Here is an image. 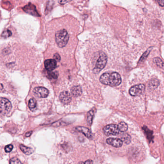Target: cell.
<instances>
[{
  "mask_svg": "<svg viewBox=\"0 0 164 164\" xmlns=\"http://www.w3.org/2000/svg\"><path fill=\"white\" fill-rule=\"evenodd\" d=\"M100 81L103 84L114 87L121 84L122 79L119 73L114 72L103 74L100 78Z\"/></svg>",
  "mask_w": 164,
  "mask_h": 164,
  "instance_id": "obj_1",
  "label": "cell"
},
{
  "mask_svg": "<svg viewBox=\"0 0 164 164\" xmlns=\"http://www.w3.org/2000/svg\"><path fill=\"white\" fill-rule=\"evenodd\" d=\"M69 40V35L65 29L60 30L55 34V41L59 47H65Z\"/></svg>",
  "mask_w": 164,
  "mask_h": 164,
  "instance_id": "obj_2",
  "label": "cell"
},
{
  "mask_svg": "<svg viewBox=\"0 0 164 164\" xmlns=\"http://www.w3.org/2000/svg\"><path fill=\"white\" fill-rule=\"evenodd\" d=\"M107 62V56L105 53L100 54L98 58L95 62V66L93 67L92 72L93 73L98 74L105 68Z\"/></svg>",
  "mask_w": 164,
  "mask_h": 164,
  "instance_id": "obj_3",
  "label": "cell"
},
{
  "mask_svg": "<svg viewBox=\"0 0 164 164\" xmlns=\"http://www.w3.org/2000/svg\"><path fill=\"white\" fill-rule=\"evenodd\" d=\"M12 109L11 102L5 98H1L0 100V110L2 115H6L10 112Z\"/></svg>",
  "mask_w": 164,
  "mask_h": 164,
  "instance_id": "obj_4",
  "label": "cell"
},
{
  "mask_svg": "<svg viewBox=\"0 0 164 164\" xmlns=\"http://www.w3.org/2000/svg\"><path fill=\"white\" fill-rule=\"evenodd\" d=\"M105 134L107 136L117 135L121 133L118 125L116 124H109L105 126L103 129Z\"/></svg>",
  "mask_w": 164,
  "mask_h": 164,
  "instance_id": "obj_5",
  "label": "cell"
},
{
  "mask_svg": "<svg viewBox=\"0 0 164 164\" xmlns=\"http://www.w3.org/2000/svg\"><path fill=\"white\" fill-rule=\"evenodd\" d=\"M146 86L143 84L136 85L130 88L129 90V93L133 96H136L141 95L145 91Z\"/></svg>",
  "mask_w": 164,
  "mask_h": 164,
  "instance_id": "obj_6",
  "label": "cell"
},
{
  "mask_svg": "<svg viewBox=\"0 0 164 164\" xmlns=\"http://www.w3.org/2000/svg\"><path fill=\"white\" fill-rule=\"evenodd\" d=\"M33 94L39 98H46L48 96L49 91L48 89L43 87L35 88L33 91Z\"/></svg>",
  "mask_w": 164,
  "mask_h": 164,
  "instance_id": "obj_7",
  "label": "cell"
},
{
  "mask_svg": "<svg viewBox=\"0 0 164 164\" xmlns=\"http://www.w3.org/2000/svg\"><path fill=\"white\" fill-rule=\"evenodd\" d=\"M59 99L64 105H68L71 101V96L68 91H63L59 95Z\"/></svg>",
  "mask_w": 164,
  "mask_h": 164,
  "instance_id": "obj_8",
  "label": "cell"
},
{
  "mask_svg": "<svg viewBox=\"0 0 164 164\" xmlns=\"http://www.w3.org/2000/svg\"><path fill=\"white\" fill-rule=\"evenodd\" d=\"M75 130L78 132L82 133L88 139H90V140L92 139L93 135L92 134V131L89 129V128L79 126V127H76Z\"/></svg>",
  "mask_w": 164,
  "mask_h": 164,
  "instance_id": "obj_9",
  "label": "cell"
},
{
  "mask_svg": "<svg viewBox=\"0 0 164 164\" xmlns=\"http://www.w3.org/2000/svg\"><path fill=\"white\" fill-rule=\"evenodd\" d=\"M106 142L109 145L116 148L121 147L123 145V141L121 139H119V138H108L106 140Z\"/></svg>",
  "mask_w": 164,
  "mask_h": 164,
  "instance_id": "obj_10",
  "label": "cell"
},
{
  "mask_svg": "<svg viewBox=\"0 0 164 164\" xmlns=\"http://www.w3.org/2000/svg\"><path fill=\"white\" fill-rule=\"evenodd\" d=\"M45 68L48 71H52L57 67V63L55 59H47L44 62Z\"/></svg>",
  "mask_w": 164,
  "mask_h": 164,
  "instance_id": "obj_11",
  "label": "cell"
},
{
  "mask_svg": "<svg viewBox=\"0 0 164 164\" xmlns=\"http://www.w3.org/2000/svg\"><path fill=\"white\" fill-rule=\"evenodd\" d=\"M71 92L74 96H80L82 93V89L80 86H75L71 89Z\"/></svg>",
  "mask_w": 164,
  "mask_h": 164,
  "instance_id": "obj_12",
  "label": "cell"
},
{
  "mask_svg": "<svg viewBox=\"0 0 164 164\" xmlns=\"http://www.w3.org/2000/svg\"><path fill=\"white\" fill-rule=\"evenodd\" d=\"M159 81L158 79H153L149 82V88L151 90H155L159 85Z\"/></svg>",
  "mask_w": 164,
  "mask_h": 164,
  "instance_id": "obj_13",
  "label": "cell"
},
{
  "mask_svg": "<svg viewBox=\"0 0 164 164\" xmlns=\"http://www.w3.org/2000/svg\"><path fill=\"white\" fill-rule=\"evenodd\" d=\"M121 139L123 142H124L127 145H129L131 142V136L127 133H122L121 136Z\"/></svg>",
  "mask_w": 164,
  "mask_h": 164,
  "instance_id": "obj_14",
  "label": "cell"
},
{
  "mask_svg": "<svg viewBox=\"0 0 164 164\" xmlns=\"http://www.w3.org/2000/svg\"><path fill=\"white\" fill-rule=\"evenodd\" d=\"M19 148L20 150L26 155H30V154L33 153V152H34L31 148L28 147L26 146L23 145H20Z\"/></svg>",
  "mask_w": 164,
  "mask_h": 164,
  "instance_id": "obj_15",
  "label": "cell"
},
{
  "mask_svg": "<svg viewBox=\"0 0 164 164\" xmlns=\"http://www.w3.org/2000/svg\"><path fill=\"white\" fill-rule=\"evenodd\" d=\"M29 109L31 111H35L37 109V101L35 99L31 98L29 100Z\"/></svg>",
  "mask_w": 164,
  "mask_h": 164,
  "instance_id": "obj_16",
  "label": "cell"
},
{
  "mask_svg": "<svg viewBox=\"0 0 164 164\" xmlns=\"http://www.w3.org/2000/svg\"><path fill=\"white\" fill-rule=\"evenodd\" d=\"M94 111L93 110L90 111L88 112L87 115V122L89 126H91L93 121V117H94Z\"/></svg>",
  "mask_w": 164,
  "mask_h": 164,
  "instance_id": "obj_17",
  "label": "cell"
},
{
  "mask_svg": "<svg viewBox=\"0 0 164 164\" xmlns=\"http://www.w3.org/2000/svg\"><path fill=\"white\" fill-rule=\"evenodd\" d=\"M118 127L119 130L122 133H125L128 129V125L126 123L124 122H121V123H119L118 125Z\"/></svg>",
  "mask_w": 164,
  "mask_h": 164,
  "instance_id": "obj_18",
  "label": "cell"
},
{
  "mask_svg": "<svg viewBox=\"0 0 164 164\" xmlns=\"http://www.w3.org/2000/svg\"><path fill=\"white\" fill-rule=\"evenodd\" d=\"M153 61L159 68H162V69H164V63L161 60V58L155 57L153 59Z\"/></svg>",
  "mask_w": 164,
  "mask_h": 164,
  "instance_id": "obj_19",
  "label": "cell"
},
{
  "mask_svg": "<svg viewBox=\"0 0 164 164\" xmlns=\"http://www.w3.org/2000/svg\"><path fill=\"white\" fill-rule=\"evenodd\" d=\"M151 48H150L149 49H148L141 56V57L140 58V60H139V62H142L144 61L146 59L148 55H149V53H150V51H151Z\"/></svg>",
  "mask_w": 164,
  "mask_h": 164,
  "instance_id": "obj_20",
  "label": "cell"
},
{
  "mask_svg": "<svg viewBox=\"0 0 164 164\" xmlns=\"http://www.w3.org/2000/svg\"><path fill=\"white\" fill-rule=\"evenodd\" d=\"M10 164H23L17 158H13L10 160Z\"/></svg>",
  "mask_w": 164,
  "mask_h": 164,
  "instance_id": "obj_21",
  "label": "cell"
},
{
  "mask_svg": "<svg viewBox=\"0 0 164 164\" xmlns=\"http://www.w3.org/2000/svg\"><path fill=\"white\" fill-rule=\"evenodd\" d=\"M12 35V32L9 30L4 31L2 33V36L4 38H8Z\"/></svg>",
  "mask_w": 164,
  "mask_h": 164,
  "instance_id": "obj_22",
  "label": "cell"
},
{
  "mask_svg": "<svg viewBox=\"0 0 164 164\" xmlns=\"http://www.w3.org/2000/svg\"><path fill=\"white\" fill-rule=\"evenodd\" d=\"M13 149V146L10 144V145H8L5 147V152L6 153H10L11 151H12Z\"/></svg>",
  "mask_w": 164,
  "mask_h": 164,
  "instance_id": "obj_23",
  "label": "cell"
},
{
  "mask_svg": "<svg viewBox=\"0 0 164 164\" xmlns=\"http://www.w3.org/2000/svg\"><path fill=\"white\" fill-rule=\"evenodd\" d=\"M54 58L55 60L59 62L61 60L60 56L57 53H56L54 55Z\"/></svg>",
  "mask_w": 164,
  "mask_h": 164,
  "instance_id": "obj_24",
  "label": "cell"
},
{
  "mask_svg": "<svg viewBox=\"0 0 164 164\" xmlns=\"http://www.w3.org/2000/svg\"><path fill=\"white\" fill-rule=\"evenodd\" d=\"M63 122L62 121H58L55 122V123L52 124V126H54V127H59V126H61L62 125L63 123Z\"/></svg>",
  "mask_w": 164,
  "mask_h": 164,
  "instance_id": "obj_25",
  "label": "cell"
},
{
  "mask_svg": "<svg viewBox=\"0 0 164 164\" xmlns=\"http://www.w3.org/2000/svg\"><path fill=\"white\" fill-rule=\"evenodd\" d=\"M48 75L51 78H53V79H56L57 78V76L56 75L55 73L51 71H49Z\"/></svg>",
  "mask_w": 164,
  "mask_h": 164,
  "instance_id": "obj_26",
  "label": "cell"
},
{
  "mask_svg": "<svg viewBox=\"0 0 164 164\" xmlns=\"http://www.w3.org/2000/svg\"><path fill=\"white\" fill-rule=\"evenodd\" d=\"M78 164H93V161L92 160H88L85 162H80Z\"/></svg>",
  "mask_w": 164,
  "mask_h": 164,
  "instance_id": "obj_27",
  "label": "cell"
},
{
  "mask_svg": "<svg viewBox=\"0 0 164 164\" xmlns=\"http://www.w3.org/2000/svg\"><path fill=\"white\" fill-rule=\"evenodd\" d=\"M69 2L70 1H63V0L62 1L61 0V1H59L58 2L61 5H64V4H66L67 2Z\"/></svg>",
  "mask_w": 164,
  "mask_h": 164,
  "instance_id": "obj_28",
  "label": "cell"
},
{
  "mask_svg": "<svg viewBox=\"0 0 164 164\" xmlns=\"http://www.w3.org/2000/svg\"><path fill=\"white\" fill-rule=\"evenodd\" d=\"M158 3L159 6H164V1H158Z\"/></svg>",
  "mask_w": 164,
  "mask_h": 164,
  "instance_id": "obj_29",
  "label": "cell"
},
{
  "mask_svg": "<svg viewBox=\"0 0 164 164\" xmlns=\"http://www.w3.org/2000/svg\"><path fill=\"white\" fill-rule=\"evenodd\" d=\"M32 133V131H31L27 132V133L26 134V137H30V136L31 134Z\"/></svg>",
  "mask_w": 164,
  "mask_h": 164,
  "instance_id": "obj_30",
  "label": "cell"
}]
</instances>
